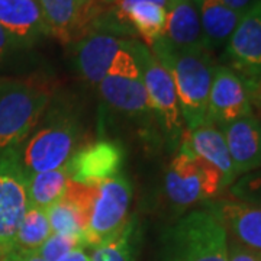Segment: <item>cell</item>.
Returning a JSON list of instances; mask_svg holds the SVG:
<instances>
[{
  "mask_svg": "<svg viewBox=\"0 0 261 261\" xmlns=\"http://www.w3.org/2000/svg\"><path fill=\"white\" fill-rule=\"evenodd\" d=\"M151 53L173 77L186 130L206 123L209 92L216 68L211 51L176 48L161 38L151 47Z\"/></svg>",
  "mask_w": 261,
  "mask_h": 261,
  "instance_id": "cell-1",
  "label": "cell"
},
{
  "mask_svg": "<svg viewBox=\"0 0 261 261\" xmlns=\"http://www.w3.org/2000/svg\"><path fill=\"white\" fill-rule=\"evenodd\" d=\"M159 261H228V232L206 209L192 211L163 233Z\"/></svg>",
  "mask_w": 261,
  "mask_h": 261,
  "instance_id": "cell-2",
  "label": "cell"
},
{
  "mask_svg": "<svg viewBox=\"0 0 261 261\" xmlns=\"http://www.w3.org/2000/svg\"><path fill=\"white\" fill-rule=\"evenodd\" d=\"M51 96L47 84L0 82V151L22 145L47 112Z\"/></svg>",
  "mask_w": 261,
  "mask_h": 261,
  "instance_id": "cell-3",
  "label": "cell"
},
{
  "mask_svg": "<svg viewBox=\"0 0 261 261\" xmlns=\"http://www.w3.org/2000/svg\"><path fill=\"white\" fill-rule=\"evenodd\" d=\"M79 140V125L64 112H54L45 123L19 145L20 163L27 176L64 167L74 154Z\"/></svg>",
  "mask_w": 261,
  "mask_h": 261,
  "instance_id": "cell-4",
  "label": "cell"
},
{
  "mask_svg": "<svg viewBox=\"0 0 261 261\" xmlns=\"http://www.w3.org/2000/svg\"><path fill=\"white\" fill-rule=\"evenodd\" d=\"M134 49L140 64L142 82L147 90L152 115L159 119L170 147L178 148L181 135L185 132V122L181 118L173 77L151 53V49L137 39L134 41Z\"/></svg>",
  "mask_w": 261,
  "mask_h": 261,
  "instance_id": "cell-5",
  "label": "cell"
},
{
  "mask_svg": "<svg viewBox=\"0 0 261 261\" xmlns=\"http://www.w3.org/2000/svg\"><path fill=\"white\" fill-rule=\"evenodd\" d=\"M221 173L185 147H178L166 173V193L173 205L189 207L209 202L224 190Z\"/></svg>",
  "mask_w": 261,
  "mask_h": 261,
  "instance_id": "cell-6",
  "label": "cell"
},
{
  "mask_svg": "<svg viewBox=\"0 0 261 261\" xmlns=\"http://www.w3.org/2000/svg\"><path fill=\"white\" fill-rule=\"evenodd\" d=\"M28 176L19 147L0 151V261H8L28 209Z\"/></svg>",
  "mask_w": 261,
  "mask_h": 261,
  "instance_id": "cell-7",
  "label": "cell"
},
{
  "mask_svg": "<svg viewBox=\"0 0 261 261\" xmlns=\"http://www.w3.org/2000/svg\"><path fill=\"white\" fill-rule=\"evenodd\" d=\"M89 225L83 235V248L94 250L121 232L129 221L132 186L123 174L99 185Z\"/></svg>",
  "mask_w": 261,
  "mask_h": 261,
  "instance_id": "cell-8",
  "label": "cell"
},
{
  "mask_svg": "<svg viewBox=\"0 0 261 261\" xmlns=\"http://www.w3.org/2000/svg\"><path fill=\"white\" fill-rule=\"evenodd\" d=\"M45 19L49 37L61 44L79 42L93 32L109 10L106 0H37Z\"/></svg>",
  "mask_w": 261,
  "mask_h": 261,
  "instance_id": "cell-9",
  "label": "cell"
},
{
  "mask_svg": "<svg viewBox=\"0 0 261 261\" xmlns=\"http://www.w3.org/2000/svg\"><path fill=\"white\" fill-rule=\"evenodd\" d=\"M228 67L241 75L251 92L261 83V2L245 13L225 45Z\"/></svg>",
  "mask_w": 261,
  "mask_h": 261,
  "instance_id": "cell-10",
  "label": "cell"
},
{
  "mask_svg": "<svg viewBox=\"0 0 261 261\" xmlns=\"http://www.w3.org/2000/svg\"><path fill=\"white\" fill-rule=\"evenodd\" d=\"M251 87L228 65H216L209 92L207 122L222 128L251 115Z\"/></svg>",
  "mask_w": 261,
  "mask_h": 261,
  "instance_id": "cell-11",
  "label": "cell"
},
{
  "mask_svg": "<svg viewBox=\"0 0 261 261\" xmlns=\"http://www.w3.org/2000/svg\"><path fill=\"white\" fill-rule=\"evenodd\" d=\"M123 149L109 140L94 141L74 151L65 164L68 178L73 181L99 186L100 183L122 174Z\"/></svg>",
  "mask_w": 261,
  "mask_h": 261,
  "instance_id": "cell-12",
  "label": "cell"
},
{
  "mask_svg": "<svg viewBox=\"0 0 261 261\" xmlns=\"http://www.w3.org/2000/svg\"><path fill=\"white\" fill-rule=\"evenodd\" d=\"M205 209L224 225L235 241L261 251V206L224 199L209 200Z\"/></svg>",
  "mask_w": 261,
  "mask_h": 261,
  "instance_id": "cell-13",
  "label": "cell"
},
{
  "mask_svg": "<svg viewBox=\"0 0 261 261\" xmlns=\"http://www.w3.org/2000/svg\"><path fill=\"white\" fill-rule=\"evenodd\" d=\"M126 38L115 37L111 32L93 31L75 45V65L89 83L99 86L109 73L113 60L123 47Z\"/></svg>",
  "mask_w": 261,
  "mask_h": 261,
  "instance_id": "cell-14",
  "label": "cell"
},
{
  "mask_svg": "<svg viewBox=\"0 0 261 261\" xmlns=\"http://www.w3.org/2000/svg\"><path fill=\"white\" fill-rule=\"evenodd\" d=\"M0 27L9 34L16 47H29L49 37L37 0H0Z\"/></svg>",
  "mask_w": 261,
  "mask_h": 261,
  "instance_id": "cell-15",
  "label": "cell"
},
{
  "mask_svg": "<svg viewBox=\"0 0 261 261\" xmlns=\"http://www.w3.org/2000/svg\"><path fill=\"white\" fill-rule=\"evenodd\" d=\"M219 129L224 134L238 177L261 167V122L252 113Z\"/></svg>",
  "mask_w": 261,
  "mask_h": 261,
  "instance_id": "cell-16",
  "label": "cell"
},
{
  "mask_svg": "<svg viewBox=\"0 0 261 261\" xmlns=\"http://www.w3.org/2000/svg\"><path fill=\"white\" fill-rule=\"evenodd\" d=\"M178 147H185L212 164L221 173L224 187H229L238 178L224 134L214 123L206 122L196 129H185Z\"/></svg>",
  "mask_w": 261,
  "mask_h": 261,
  "instance_id": "cell-17",
  "label": "cell"
},
{
  "mask_svg": "<svg viewBox=\"0 0 261 261\" xmlns=\"http://www.w3.org/2000/svg\"><path fill=\"white\" fill-rule=\"evenodd\" d=\"M99 92L112 108L134 116L152 113L142 74H108L99 83Z\"/></svg>",
  "mask_w": 261,
  "mask_h": 261,
  "instance_id": "cell-18",
  "label": "cell"
},
{
  "mask_svg": "<svg viewBox=\"0 0 261 261\" xmlns=\"http://www.w3.org/2000/svg\"><path fill=\"white\" fill-rule=\"evenodd\" d=\"M164 39L176 48H205L193 0H168Z\"/></svg>",
  "mask_w": 261,
  "mask_h": 261,
  "instance_id": "cell-19",
  "label": "cell"
},
{
  "mask_svg": "<svg viewBox=\"0 0 261 261\" xmlns=\"http://www.w3.org/2000/svg\"><path fill=\"white\" fill-rule=\"evenodd\" d=\"M200 19L203 44L207 51L226 45L243 15L225 6L221 0H193Z\"/></svg>",
  "mask_w": 261,
  "mask_h": 261,
  "instance_id": "cell-20",
  "label": "cell"
},
{
  "mask_svg": "<svg viewBox=\"0 0 261 261\" xmlns=\"http://www.w3.org/2000/svg\"><path fill=\"white\" fill-rule=\"evenodd\" d=\"M167 9L152 2L134 3L122 15V22L128 23L140 34L148 47L164 37Z\"/></svg>",
  "mask_w": 261,
  "mask_h": 261,
  "instance_id": "cell-21",
  "label": "cell"
},
{
  "mask_svg": "<svg viewBox=\"0 0 261 261\" xmlns=\"http://www.w3.org/2000/svg\"><path fill=\"white\" fill-rule=\"evenodd\" d=\"M51 233L53 232L47 212L39 207L28 206L23 219L19 225L18 233L8 261H16L25 254L37 252Z\"/></svg>",
  "mask_w": 261,
  "mask_h": 261,
  "instance_id": "cell-22",
  "label": "cell"
},
{
  "mask_svg": "<svg viewBox=\"0 0 261 261\" xmlns=\"http://www.w3.org/2000/svg\"><path fill=\"white\" fill-rule=\"evenodd\" d=\"M67 183L68 173L65 166L28 176L29 206L47 211L64 196Z\"/></svg>",
  "mask_w": 261,
  "mask_h": 261,
  "instance_id": "cell-23",
  "label": "cell"
},
{
  "mask_svg": "<svg viewBox=\"0 0 261 261\" xmlns=\"http://www.w3.org/2000/svg\"><path fill=\"white\" fill-rule=\"evenodd\" d=\"M138 233L137 218H129L121 232L94 248L90 261H135Z\"/></svg>",
  "mask_w": 261,
  "mask_h": 261,
  "instance_id": "cell-24",
  "label": "cell"
},
{
  "mask_svg": "<svg viewBox=\"0 0 261 261\" xmlns=\"http://www.w3.org/2000/svg\"><path fill=\"white\" fill-rule=\"evenodd\" d=\"M48 221L53 233H63L80 238L83 245V235L89 225V218L83 215L73 203L60 199L57 203L48 207Z\"/></svg>",
  "mask_w": 261,
  "mask_h": 261,
  "instance_id": "cell-25",
  "label": "cell"
},
{
  "mask_svg": "<svg viewBox=\"0 0 261 261\" xmlns=\"http://www.w3.org/2000/svg\"><path fill=\"white\" fill-rule=\"evenodd\" d=\"M229 193L235 200L261 206V167L240 176L229 186Z\"/></svg>",
  "mask_w": 261,
  "mask_h": 261,
  "instance_id": "cell-26",
  "label": "cell"
},
{
  "mask_svg": "<svg viewBox=\"0 0 261 261\" xmlns=\"http://www.w3.org/2000/svg\"><path fill=\"white\" fill-rule=\"evenodd\" d=\"M97 192H99L97 186L84 185V183L73 181V180L68 178V183H67V187H65V193L61 199L73 203L82 214L86 215L90 219V214H92V209H93V203L96 200Z\"/></svg>",
  "mask_w": 261,
  "mask_h": 261,
  "instance_id": "cell-27",
  "label": "cell"
},
{
  "mask_svg": "<svg viewBox=\"0 0 261 261\" xmlns=\"http://www.w3.org/2000/svg\"><path fill=\"white\" fill-rule=\"evenodd\" d=\"M77 248H83L80 238L63 233H51L37 252L45 261H58L65 254Z\"/></svg>",
  "mask_w": 261,
  "mask_h": 261,
  "instance_id": "cell-28",
  "label": "cell"
},
{
  "mask_svg": "<svg viewBox=\"0 0 261 261\" xmlns=\"http://www.w3.org/2000/svg\"><path fill=\"white\" fill-rule=\"evenodd\" d=\"M228 261H261V251L245 247L235 240H228Z\"/></svg>",
  "mask_w": 261,
  "mask_h": 261,
  "instance_id": "cell-29",
  "label": "cell"
},
{
  "mask_svg": "<svg viewBox=\"0 0 261 261\" xmlns=\"http://www.w3.org/2000/svg\"><path fill=\"white\" fill-rule=\"evenodd\" d=\"M225 6H228L229 9H232L233 12L240 13V15H245L258 3L261 0H221Z\"/></svg>",
  "mask_w": 261,
  "mask_h": 261,
  "instance_id": "cell-30",
  "label": "cell"
},
{
  "mask_svg": "<svg viewBox=\"0 0 261 261\" xmlns=\"http://www.w3.org/2000/svg\"><path fill=\"white\" fill-rule=\"evenodd\" d=\"M12 48H16L15 41L10 38V35L0 27V63L5 60V57L12 51Z\"/></svg>",
  "mask_w": 261,
  "mask_h": 261,
  "instance_id": "cell-31",
  "label": "cell"
},
{
  "mask_svg": "<svg viewBox=\"0 0 261 261\" xmlns=\"http://www.w3.org/2000/svg\"><path fill=\"white\" fill-rule=\"evenodd\" d=\"M58 261H90V255L84 251L83 248H77L65 254L64 257H61Z\"/></svg>",
  "mask_w": 261,
  "mask_h": 261,
  "instance_id": "cell-32",
  "label": "cell"
},
{
  "mask_svg": "<svg viewBox=\"0 0 261 261\" xmlns=\"http://www.w3.org/2000/svg\"><path fill=\"white\" fill-rule=\"evenodd\" d=\"M16 261H45L38 252H29V254H25L22 257H19Z\"/></svg>",
  "mask_w": 261,
  "mask_h": 261,
  "instance_id": "cell-33",
  "label": "cell"
},
{
  "mask_svg": "<svg viewBox=\"0 0 261 261\" xmlns=\"http://www.w3.org/2000/svg\"><path fill=\"white\" fill-rule=\"evenodd\" d=\"M252 94H255V96H257V99H258V100H260V103H261V83L257 84V86L254 87V90H252Z\"/></svg>",
  "mask_w": 261,
  "mask_h": 261,
  "instance_id": "cell-34",
  "label": "cell"
},
{
  "mask_svg": "<svg viewBox=\"0 0 261 261\" xmlns=\"http://www.w3.org/2000/svg\"><path fill=\"white\" fill-rule=\"evenodd\" d=\"M106 2H111V0H106Z\"/></svg>",
  "mask_w": 261,
  "mask_h": 261,
  "instance_id": "cell-35",
  "label": "cell"
}]
</instances>
